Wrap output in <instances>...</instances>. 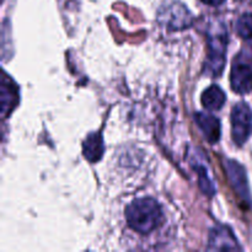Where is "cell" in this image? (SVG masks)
Returning a JSON list of instances; mask_svg holds the SVG:
<instances>
[{"label": "cell", "mask_w": 252, "mask_h": 252, "mask_svg": "<svg viewBox=\"0 0 252 252\" xmlns=\"http://www.w3.org/2000/svg\"><path fill=\"white\" fill-rule=\"evenodd\" d=\"M194 120L206 139L211 144H216L220 139V122L216 116L211 115V113L199 112L196 113Z\"/></svg>", "instance_id": "ba28073f"}, {"label": "cell", "mask_w": 252, "mask_h": 252, "mask_svg": "<svg viewBox=\"0 0 252 252\" xmlns=\"http://www.w3.org/2000/svg\"><path fill=\"white\" fill-rule=\"evenodd\" d=\"M252 133V112L248 103L241 102L231 111V137L239 147L249 139Z\"/></svg>", "instance_id": "277c9868"}, {"label": "cell", "mask_w": 252, "mask_h": 252, "mask_svg": "<svg viewBox=\"0 0 252 252\" xmlns=\"http://www.w3.org/2000/svg\"><path fill=\"white\" fill-rule=\"evenodd\" d=\"M201 1L207 5H211V6H218V5L223 4L225 0H201Z\"/></svg>", "instance_id": "7c38bea8"}, {"label": "cell", "mask_w": 252, "mask_h": 252, "mask_svg": "<svg viewBox=\"0 0 252 252\" xmlns=\"http://www.w3.org/2000/svg\"><path fill=\"white\" fill-rule=\"evenodd\" d=\"M126 218L130 229L140 234H149L161 223V207L150 197L138 198L127 207Z\"/></svg>", "instance_id": "6da1fadb"}, {"label": "cell", "mask_w": 252, "mask_h": 252, "mask_svg": "<svg viewBox=\"0 0 252 252\" xmlns=\"http://www.w3.org/2000/svg\"><path fill=\"white\" fill-rule=\"evenodd\" d=\"M236 31L243 38L252 41V14H245L236 22Z\"/></svg>", "instance_id": "8fae6325"}, {"label": "cell", "mask_w": 252, "mask_h": 252, "mask_svg": "<svg viewBox=\"0 0 252 252\" xmlns=\"http://www.w3.org/2000/svg\"><path fill=\"white\" fill-rule=\"evenodd\" d=\"M230 84L238 94H248L252 90V46L244 47L234 58Z\"/></svg>", "instance_id": "3957f363"}, {"label": "cell", "mask_w": 252, "mask_h": 252, "mask_svg": "<svg viewBox=\"0 0 252 252\" xmlns=\"http://www.w3.org/2000/svg\"><path fill=\"white\" fill-rule=\"evenodd\" d=\"M201 100L204 108L209 111H217L223 107L226 101V96L219 86L212 85L204 91Z\"/></svg>", "instance_id": "30bf717a"}, {"label": "cell", "mask_w": 252, "mask_h": 252, "mask_svg": "<svg viewBox=\"0 0 252 252\" xmlns=\"http://www.w3.org/2000/svg\"><path fill=\"white\" fill-rule=\"evenodd\" d=\"M209 250H240L238 240L228 226H218L209 236Z\"/></svg>", "instance_id": "52a82bcc"}, {"label": "cell", "mask_w": 252, "mask_h": 252, "mask_svg": "<svg viewBox=\"0 0 252 252\" xmlns=\"http://www.w3.org/2000/svg\"><path fill=\"white\" fill-rule=\"evenodd\" d=\"M83 153L86 160L90 162H96L102 158L103 140L100 133H93L88 135L83 144Z\"/></svg>", "instance_id": "9c48e42d"}, {"label": "cell", "mask_w": 252, "mask_h": 252, "mask_svg": "<svg viewBox=\"0 0 252 252\" xmlns=\"http://www.w3.org/2000/svg\"><path fill=\"white\" fill-rule=\"evenodd\" d=\"M159 19L170 30H180L189 27L192 19L189 10L180 2H167L159 11Z\"/></svg>", "instance_id": "5b68a950"}, {"label": "cell", "mask_w": 252, "mask_h": 252, "mask_svg": "<svg viewBox=\"0 0 252 252\" xmlns=\"http://www.w3.org/2000/svg\"><path fill=\"white\" fill-rule=\"evenodd\" d=\"M225 169L226 172H228V177L231 187L236 192L239 198L243 202H245V203L251 204L252 199L250 189H249L248 177H246V172L244 167L240 166L238 162L233 161V160H228V162L225 164Z\"/></svg>", "instance_id": "8992f818"}, {"label": "cell", "mask_w": 252, "mask_h": 252, "mask_svg": "<svg viewBox=\"0 0 252 252\" xmlns=\"http://www.w3.org/2000/svg\"><path fill=\"white\" fill-rule=\"evenodd\" d=\"M226 47H228V31L221 21L211 25L208 31V54H207L206 71L211 76H219L224 70Z\"/></svg>", "instance_id": "7a4b0ae2"}]
</instances>
